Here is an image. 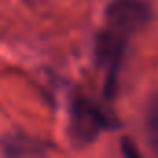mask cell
Here are the masks:
<instances>
[{"mask_svg": "<svg viewBox=\"0 0 158 158\" xmlns=\"http://www.w3.org/2000/svg\"><path fill=\"white\" fill-rule=\"evenodd\" d=\"M147 128L152 143L158 147V93L152 95L147 104Z\"/></svg>", "mask_w": 158, "mask_h": 158, "instance_id": "5b68a950", "label": "cell"}, {"mask_svg": "<svg viewBox=\"0 0 158 158\" xmlns=\"http://www.w3.org/2000/svg\"><path fill=\"white\" fill-rule=\"evenodd\" d=\"M127 41H128V35H125L123 32L110 28V26H106V30H102L97 39L95 54H97V61H99L101 69L106 73V78H108L106 86H108L110 93L114 91V86H115L114 82H115V76L121 67V60L125 56Z\"/></svg>", "mask_w": 158, "mask_h": 158, "instance_id": "3957f363", "label": "cell"}, {"mask_svg": "<svg viewBox=\"0 0 158 158\" xmlns=\"http://www.w3.org/2000/svg\"><path fill=\"white\" fill-rule=\"evenodd\" d=\"M43 147L37 141L32 139H21V138H13L10 143H6V152L8 154H35L41 152Z\"/></svg>", "mask_w": 158, "mask_h": 158, "instance_id": "277c9868", "label": "cell"}, {"mask_svg": "<svg viewBox=\"0 0 158 158\" xmlns=\"http://www.w3.org/2000/svg\"><path fill=\"white\" fill-rule=\"evenodd\" d=\"M151 21V10L143 0H114L106 10V26L132 35Z\"/></svg>", "mask_w": 158, "mask_h": 158, "instance_id": "7a4b0ae2", "label": "cell"}, {"mask_svg": "<svg viewBox=\"0 0 158 158\" xmlns=\"http://www.w3.org/2000/svg\"><path fill=\"white\" fill-rule=\"evenodd\" d=\"M106 127V117L93 102L86 99H74L71 108V139L76 145H88L91 143L99 132Z\"/></svg>", "mask_w": 158, "mask_h": 158, "instance_id": "6da1fadb", "label": "cell"}]
</instances>
